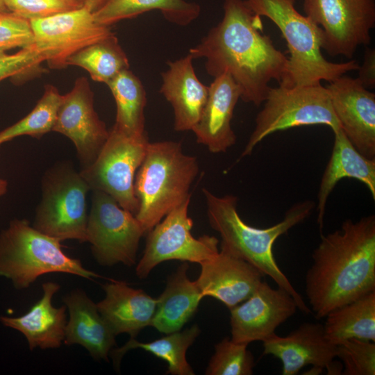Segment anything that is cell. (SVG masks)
<instances>
[{"label": "cell", "instance_id": "cell-24", "mask_svg": "<svg viewBox=\"0 0 375 375\" xmlns=\"http://www.w3.org/2000/svg\"><path fill=\"white\" fill-rule=\"evenodd\" d=\"M331 156L322 175L317 194V223L323 227L328 199L336 184L344 178L357 179L369 189L375 199V158L360 153L342 130L333 132Z\"/></svg>", "mask_w": 375, "mask_h": 375}, {"label": "cell", "instance_id": "cell-10", "mask_svg": "<svg viewBox=\"0 0 375 375\" xmlns=\"http://www.w3.org/2000/svg\"><path fill=\"white\" fill-rule=\"evenodd\" d=\"M88 217L87 242L97 262L103 267L136 263L142 237L146 234L135 215L122 208L106 193L92 190Z\"/></svg>", "mask_w": 375, "mask_h": 375}, {"label": "cell", "instance_id": "cell-40", "mask_svg": "<svg viewBox=\"0 0 375 375\" xmlns=\"http://www.w3.org/2000/svg\"><path fill=\"white\" fill-rule=\"evenodd\" d=\"M7 8L5 5V0H0V11H7Z\"/></svg>", "mask_w": 375, "mask_h": 375}, {"label": "cell", "instance_id": "cell-36", "mask_svg": "<svg viewBox=\"0 0 375 375\" xmlns=\"http://www.w3.org/2000/svg\"><path fill=\"white\" fill-rule=\"evenodd\" d=\"M45 61L44 56L33 43L13 54L0 55V82L7 78L37 68Z\"/></svg>", "mask_w": 375, "mask_h": 375}, {"label": "cell", "instance_id": "cell-20", "mask_svg": "<svg viewBox=\"0 0 375 375\" xmlns=\"http://www.w3.org/2000/svg\"><path fill=\"white\" fill-rule=\"evenodd\" d=\"M188 53L167 62L162 74L160 92L173 108L174 128L176 131H192L198 123L206 106L209 87L197 78Z\"/></svg>", "mask_w": 375, "mask_h": 375}, {"label": "cell", "instance_id": "cell-22", "mask_svg": "<svg viewBox=\"0 0 375 375\" xmlns=\"http://www.w3.org/2000/svg\"><path fill=\"white\" fill-rule=\"evenodd\" d=\"M102 288L106 295L97 303V308L116 336L127 333L135 338L141 330L151 326L156 299L124 281L110 279Z\"/></svg>", "mask_w": 375, "mask_h": 375}, {"label": "cell", "instance_id": "cell-16", "mask_svg": "<svg viewBox=\"0 0 375 375\" xmlns=\"http://www.w3.org/2000/svg\"><path fill=\"white\" fill-rule=\"evenodd\" d=\"M340 128L362 155L375 158V94L358 78L342 75L325 86Z\"/></svg>", "mask_w": 375, "mask_h": 375}, {"label": "cell", "instance_id": "cell-19", "mask_svg": "<svg viewBox=\"0 0 375 375\" xmlns=\"http://www.w3.org/2000/svg\"><path fill=\"white\" fill-rule=\"evenodd\" d=\"M209 87L206 106L192 131L197 142L214 153L226 152L236 141L231 127L235 107L241 90L228 74L214 78Z\"/></svg>", "mask_w": 375, "mask_h": 375}, {"label": "cell", "instance_id": "cell-23", "mask_svg": "<svg viewBox=\"0 0 375 375\" xmlns=\"http://www.w3.org/2000/svg\"><path fill=\"white\" fill-rule=\"evenodd\" d=\"M42 297L24 315L19 317H0L4 326L22 333L30 350L57 349L63 342L67 324V307L56 308L52 304L54 294L60 285L55 282H46L42 285Z\"/></svg>", "mask_w": 375, "mask_h": 375}, {"label": "cell", "instance_id": "cell-7", "mask_svg": "<svg viewBox=\"0 0 375 375\" xmlns=\"http://www.w3.org/2000/svg\"><path fill=\"white\" fill-rule=\"evenodd\" d=\"M90 188L69 160L56 162L44 173L41 199L33 227L58 240L87 242V195Z\"/></svg>", "mask_w": 375, "mask_h": 375}, {"label": "cell", "instance_id": "cell-3", "mask_svg": "<svg viewBox=\"0 0 375 375\" xmlns=\"http://www.w3.org/2000/svg\"><path fill=\"white\" fill-rule=\"evenodd\" d=\"M207 216L210 227L221 238V249L241 258L256 268L263 276H269L277 285L287 291L302 312L312 311L301 295L279 268L273 253L274 242L293 226L308 218L315 204L306 200L294 204L283 220L265 228L247 224L237 210L238 198L232 194L219 197L203 188Z\"/></svg>", "mask_w": 375, "mask_h": 375}, {"label": "cell", "instance_id": "cell-33", "mask_svg": "<svg viewBox=\"0 0 375 375\" xmlns=\"http://www.w3.org/2000/svg\"><path fill=\"white\" fill-rule=\"evenodd\" d=\"M336 357L344 364V375L375 374L374 342L351 338L337 344Z\"/></svg>", "mask_w": 375, "mask_h": 375}, {"label": "cell", "instance_id": "cell-30", "mask_svg": "<svg viewBox=\"0 0 375 375\" xmlns=\"http://www.w3.org/2000/svg\"><path fill=\"white\" fill-rule=\"evenodd\" d=\"M67 65L83 68L94 81L106 85L129 69L128 58L115 34L74 53L68 59Z\"/></svg>", "mask_w": 375, "mask_h": 375}, {"label": "cell", "instance_id": "cell-8", "mask_svg": "<svg viewBox=\"0 0 375 375\" xmlns=\"http://www.w3.org/2000/svg\"><path fill=\"white\" fill-rule=\"evenodd\" d=\"M264 106L256 118L255 128L241 154H251L255 147L269 135L288 128L325 125L333 132L340 128L330 94L321 83L269 88Z\"/></svg>", "mask_w": 375, "mask_h": 375}, {"label": "cell", "instance_id": "cell-21", "mask_svg": "<svg viewBox=\"0 0 375 375\" xmlns=\"http://www.w3.org/2000/svg\"><path fill=\"white\" fill-rule=\"evenodd\" d=\"M69 312L63 342L83 347L97 360H108L116 335L105 322L95 303L86 293L76 289L63 298Z\"/></svg>", "mask_w": 375, "mask_h": 375}, {"label": "cell", "instance_id": "cell-27", "mask_svg": "<svg viewBox=\"0 0 375 375\" xmlns=\"http://www.w3.org/2000/svg\"><path fill=\"white\" fill-rule=\"evenodd\" d=\"M325 317L326 335L336 345L351 338L375 342V291L331 310Z\"/></svg>", "mask_w": 375, "mask_h": 375}, {"label": "cell", "instance_id": "cell-14", "mask_svg": "<svg viewBox=\"0 0 375 375\" xmlns=\"http://www.w3.org/2000/svg\"><path fill=\"white\" fill-rule=\"evenodd\" d=\"M52 131L67 137L74 144L81 169L96 160L109 135L94 108L93 93L85 77L61 96Z\"/></svg>", "mask_w": 375, "mask_h": 375}, {"label": "cell", "instance_id": "cell-37", "mask_svg": "<svg viewBox=\"0 0 375 375\" xmlns=\"http://www.w3.org/2000/svg\"><path fill=\"white\" fill-rule=\"evenodd\" d=\"M358 79L366 88L375 86V51L374 49L367 48L362 65L358 69Z\"/></svg>", "mask_w": 375, "mask_h": 375}, {"label": "cell", "instance_id": "cell-6", "mask_svg": "<svg viewBox=\"0 0 375 375\" xmlns=\"http://www.w3.org/2000/svg\"><path fill=\"white\" fill-rule=\"evenodd\" d=\"M60 241L15 219L0 233V276L17 290L28 288L40 276L67 273L85 278L100 277L85 269L80 260L67 256Z\"/></svg>", "mask_w": 375, "mask_h": 375}, {"label": "cell", "instance_id": "cell-28", "mask_svg": "<svg viewBox=\"0 0 375 375\" xmlns=\"http://www.w3.org/2000/svg\"><path fill=\"white\" fill-rule=\"evenodd\" d=\"M200 333L199 326L194 324L149 342H141L135 338H130L122 347L111 350L114 366L119 367L122 357L128 351L140 348L166 361L168 364L167 374L194 375V370L187 360L186 353Z\"/></svg>", "mask_w": 375, "mask_h": 375}, {"label": "cell", "instance_id": "cell-15", "mask_svg": "<svg viewBox=\"0 0 375 375\" xmlns=\"http://www.w3.org/2000/svg\"><path fill=\"white\" fill-rule=\"evenodd\" d=\"M297 309L294 299L287 291L279 287L274 289L262 281L248 299L229 309L231 339L247 344L263 342Z\"/></svg>", "mask_w": 375, "mask_h": 375}, {"label": "cell", "instance_id": "cell-9", "mask_svg": "<svg viewBox=\"0 0 375 375\" xmlns=\"http://www.w3.org/2000/svg\"><path fill=\"white\" fill-rule=\"evenodd\" d=\"M149 143L147 134H126L114 127L96 160L79 171L90 190L113 198L122 208L135 215L138 208L134 181Z\"/></svg>", "mask_w": 375, "mask_h": 375}, {"label": "cell", "instance_id": "cell-11", "mask_svg": "<svg viewBox=\"0 0 375 375\" xmlns=\"http://www.w3.org/2000/svg\"><path fill=\"white\" fill-rule=\"evenodd\" d=\"M190 201L188 199L174 208L147 233L144 251L135 268L139 278H146L153 269L165 261L201 264L219 253V240L215 237L203 235L195 238L192 235Z\"/></svg>", "mask_w": 375, "mask_h": 375}, {"label": "cell", "instance_id": "cell-1", "mask_svg": "<svg viewBox=\"0 0 375 375\" xmlns=\"http://www.w3.org/2000/svg\"><path fill=\"white\" fill-rule=\"evenodd\" d=\"M224 16L201 42L189 50L193 59L205 58L207 73L214 78L229 74L241 90L240 99L259 106L269 83H281L288 58L262 33L261 17L246 0H224Z\"/></svg>", "mask_w": 375, "mask_h": 375}, {"label": "cell", "instance_id": "cell-17", "mask_svg": "<svg viewBox=\"0 0 375 375\" xmlns=\"http://www.w3.org/2000/svg\"><path fill=\"white\" fill-rule=\"evenodd\" d=\"M262 342V355L278 358L283 365V375H296L307 365L317 372L323 369L332 374L339 372L333 362L337 345L327 338L321 324L305 322L286 336L274 333Z\"/></svg>", "mask_w": 375, "mask_h": 375}, {"label": "cell", "instance_id": "cell-25", "mask_svg": "<svg viewBox=\"0 0 375 375\" xmlns=\"http://www.w3.org/2000/svg\"><path fill=\"white\" fill-rule=\"evenodd\" d=\"M189 265L183 262L167 278L163 292L156 299L151 326L168 334L181 330L196 312L204 297L196 281L188 276Z\"/></svg>", "mask_w": 375, "mask_h": 375}, {"label": "cell", "instance_id": "cell-4", "mask_svg": "<svg viewBox=\"0 0 375 375\" xmlns=\"http://www.w3.org/2000/svg\"><path fill=\"white\" fill-rule=\"evenodd\" d=\"M199 172L196 157L176 141L149 142L134 181L138 208L135 215L146 233L163 217L190 199Z\"/></svg>", "mask_w": 375, "mask_h": 375}, {"label": "cell", "instance_id": "cell-38", "mask_svg": "<svg viewBox=\"0 0 375 375\" xmlns=\"http://www.w3.org/2000/svg\"><path fill=\"white\" fill-rule=\"evenodd\" d=\"M84 5L89 6L93 12L101 8L108 0H81Z\"/></svg>", "mask_w": 375, "mask_h": 375}, {"label": "cell", "instance_id": "cell-34", "mask_svg": "<svg viewBox=\"0 0 375 375\" xmlns=\"http://www.w3.org/2000/svg\"><path fill=\"white\" fill-rule=\"evenodd\" d=\"M7 10L29 21L82 7L81 0H5Z\"/></svg>", "mask_w": 375, "mask_h": 375}, {"label": "cell", "instance_id": "cell-5", "mask_svg": "<svg viewBox=\"0 0 375 375\" xmlns=\"http://www.w3.org/2000/svg\"><path fill=\"white\" fill-rule=\"evenodd\" d=\"M249 8L260 17L270 19L285 40L290 56L286 74L279 85L307 86L333 81L349 72L358 70L355 60L332 62L322 49L324 42L322 28L295 8V0H246Z\"/></svg>", "mask_w": 375, "mask_h": 375}, {"label": "cell", "instance_id": "cell-12", "mask_svg": "<svg viewBox=\"0 0 375 375\" xmlns=\"http://www.w3.org/2000/svg\"><path fill=\"white\" fill-rule=\"evenodd\" d=\"M305 14L324 32L322 49L330 56L351 58L371 41L375 0H303Z\"/></svg>", "mask_w": 375, "mask_h": 375}, {"label": "cell", "instance_id": "cell-29", "mask_svg": "<svg viewBox=\"0 0 375 375\" xmlns=\"http://www.w3.org/2000/svg\"><path fill=\"white\" fill-rule=\"evenodd\" d=\"M107 85L117 106L116 119L112 127L129 135L147 133L144 129L147 97L139 78L128 69L121 72Z\"/></svg>", "mask_w": 375, "mask_h": 375}, {"label": "cell", "instance_id": "cell-41", "mask_svg": "<svg viewBox=\"0 0 375 375\" xmlns=\"http://www.w3.org/2000/svg\"><path fill=\"white\" fill-rule=\"evenodd\" d=\"M3 53H5V52H4V51H0V55H1V54H3Z\"/></svg>", "mask_w": 375, "mask_h": 375}, {"label": "cell", "instance_id": "cell-39", "mask_svg": "<svg viewBox=\"0 0 375 375\" xmlns=\"http://www.w3.org/2000/svg\"><path fill=\"white\" fill-rule=\"evenodd\" d=\"M8 190V181L0 178V197L6 194Z\"/></svg>", "mask_w": 375, "mask_h": 375}, {"label": "cell", "instance_id": "cell-32", "mask_svg": "<svg viewBox=\"0 0 375 375\" xmlns=\"http://www.w3.org/2000/svg\"><path fill=\"white\" fill-rule=\"evenodd\" d=\"M248 344L224 338L215 345V352L205 372L206 375H251L254 358Z\"/></svg>", "mask_w": 375, "mask_h": 375}, {"label": "cell", "instance_id": "cell-26", "mask_svg": "<svg viewBox=\"0 0 375 375\" xmlns=\"http://www.w3.org/2000/svg\"><path fill=\"white\" fill-rule=\"evenodd\" d=\"M158 10L165 19L178 26H188L200 15L201 7L186 0H108L93 12L98 24L109 26L146 12Z\"/></svg>", "mask_w": 375, "mask_h": 375}, {"label": "cell", "instance_id": "cell-18", "mask_svg": "<svg viewBox=\"0 0 375 375\" xmlns=\"http://www.w3.org/2000/svg\"><path fill=\"white\" fill-rule=\"evenodd\" d=\"M200 265L196 282L204 297H213L228 309L248 299L263 276L249 262L222 249Z\"/></svg>", "mask_w": 375, "mask_h": 375}, {"label": "cell", "instance_id": "cell-2", "mask_svg": "<svg viewBox=\"0 0 375 375\" xmlns=\"http://www.w3.org/2000/svg\"><path fill=\"white\" fill-rule=\"evenodd\" d=\"M305 278V292L317 319L375 291V216L346 219L322 235Z\"/></svg>", "mask_w": 375, "mask_h": 375}, {"label": "cell", "instance_id": "cell-13", "mask_svg": "<svg viewBox=\"0 0 375 375\" xmlns=\"http://www.w3.org/2000/svg\"><path fill=\"white\" fill-rule=\"evenodd\" d=\"M30 22L34 44L54 69L66 67L72 55L114 34L109 26L95 22L92 10L87 5Z\"/></svg>", "mask_w": 375, "mask_h": 375}, {"label": "cell", "instance_id": "cell-35", "mask_svg": "<svg viewBox=\"0 0 375 375\" xmlns=\"http://www.w3.org/2000/svg\"><path fill=\"white\" fill-rule=\"evenodd\" d=\"M34 43L29 20L8 10L0 11V51L28 47Z\"/></svg>", "mask_w": 375, "mask_h": 375}, {"label": "cell", "instance_id": "cell-31", "mask_svg": "<svg viewBox=\"0 0 375 375\" xmlns=\"http://www.w3.org/2000/svg\"><path fill=\"white\" fill-rule=\"evenodd\" d=\"M53 85H46L34 108L24 118L0 131V146L18 136L29 135L40 139L52 131L61 99Z\"/></svg>", "mask_w": 375, "mask_h": 375}]
</instances>
